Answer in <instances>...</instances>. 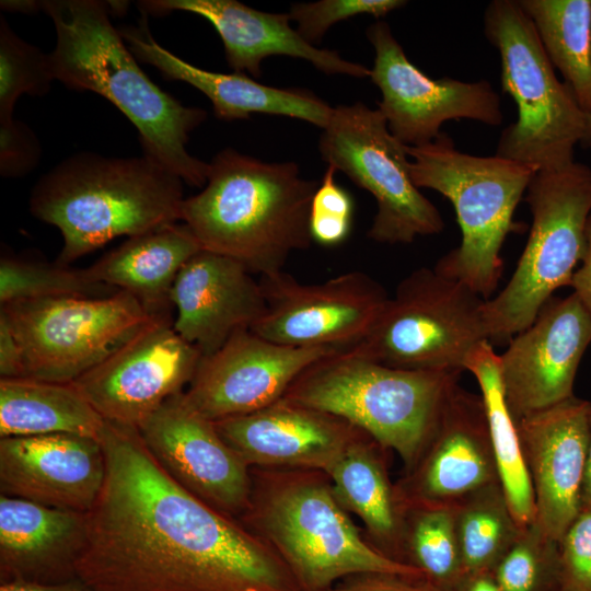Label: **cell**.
<instances>
[{"label":"cell","mask_w":591,"mask_h":591,"mask_svg":"<svg viewBox=\"0 0 591 591\" xmlns=\"http://www.w3.org/2000/svg\"><path fill=\"white\" fill-rule=\"evenodd\" d=\"M485 299L434 267L401 280L368 335L344 351L389 367L465 371L468 354L488 340Z\"/></svg>","instance_id":"30bf717a"},{"label":"cell","mask_w":591,"mask_h":591,"mask_svg":"<svg viewBox=\"0 0 591 591\" xmlns=\"http://www.w3.org/2000/svg\"><path fill=\"white\" fill-rule=\"evenodd\" d=\"M590 409V402L572 396L515 421L534 493V522L557 542L581 511Z\"/></svg>","instance_id":"ffe728a7"},{"label":"cell","mask_w":591,"mask_h":591,"mask_svg":"<svg viewBox=\"0 0 591 591\" xmlns=\"http://www.w3.org/2000/svg\"><path fill=\"white\" fill-rule=\"evenodd\" d=\"M406 150L413 183L450 200L461 229L460 245L434 268L488 300L503 271L500 252L515 229L514 211L538 167L462 152L442 131L431 142Z\"/></svg>","instance_id":"8992f818"},{"label":"cell","mask_w":591,"mask_h":591,"mask_svg":"<svg viewBox=\"0 0 591 591\" xmlns=\"http://www.w3.org/2000/svg\"><path fill=\"white\" fill-rule=\"evenodd\" d=\"M244 526L277 552L301 591H327L360 572L422 577L368 542L320 471L263 473L252 478Z\"/></svg>","instance_id":"5b68a950"},{"label":"cell","mask_w":591,"mask_h":591,"mask_svg":"<svg viewBox=\"0 0 591 591\" xmlns=\"http://www.w3.org/2000/svg\"><path fill=\"white\" fill-rule=\"evenodd\" d=\"M183 181L140 158L73 154L43 175L30 196V211L62 235L59 265L115 237L143 234L181 221Z\"/></svg>","instance_id":"277c9868"},{"label":"cell","mask_w":591,"mask_h":591,"mask_svg":"<svg viewBox=\"0 0 591 591\" xmlns=\"http://www.w3.org/2000/svg\"><path fill=\"white\" fill-rule=\"evenodd\" d=\"M138 7L146 15L185 11L205 18L218 32L234 72L260 78L263 60L281 55L304 59L326 74L370 77L366 66L308 43L291 27L289 13L263 12L235 0H146Z\"/></svg>","instance_id":"cb8c5ba5"},{"label":"cell","mask_w":591,"mask_h":591,"mask_svg":"<svg viewBox=\"0 0 591 591\" xmlns=\"http://www.w3.org/2000/svg\"><path fill=\"white\" fill-rule=\"evenodd\" d=\"M336 170L328 165L312 197L309 228L312 242L324 246L343 243L350 234L354 220V199L336 183Z\"/></svg>","instance_id":"8d00e7d4"},{"label":"cell","mask_w":591,"mask_h":591,"mask_svg":"<svg viewBox=\"0 0 591 591\" xmlns=\"http://www.w3.org/2000/svg\"><path fill=\"white\" fill-rule=\"evenodd\" d=\"M406 147L378 108L360 102L334 107L320 137L322 159L375 198L368 237L378 243L408 244L444 228L438 208L412 181Z\"/></svg>","instance_id":"7c38bea8"},{"label":"cell","mask_w":591,"mask_h":591,"mask_svg":"<svg viewBox=\"0 0 591 591\" xmlns=\"http://www.w3.org/2000/svg\"><path fill=\"white\" fill-rule=\"evenodd\" d=\"M104 424L71 382L0 380V438L69 433L99 440Z\"/></svg>","instance_id":"f1b7e54d"},{"label":"cell","mask_w":591,"mask_h":591,"mask_svg":"<svg viewBox=\"0 0 591 591\" xmlns=\"http://www.w3.org/2000/svg\"><path fill=\"white\" fill-rule=\"evenodd\" d=\"M500 484L480 394L455 383L415 464L395 484L403 510L452 509L488 486Z\"/></svg>","instance_id":"2e32d148"},{"label":"cell","mask_w":591,"mask_h":591,"mask_svg":"<svg viewBox=\"0 0 591 591\" xmlns=\"http://www.w3.org/2000/svg\"><path fill=\"white\" fill-rule=\"evenodd\" d=\"M138 430L153 457L186 490L232 518L248 509L250 467L185 391L166 399Z\"/></svg>","instance_id":"e0dca14e"},{"label":"cell","mask_w":591,"mask_h":591,"mask_svg":"<svg viewBox=\"0 0 591 591\" xmlns=\"http://www.w3.org/2000/svg\"><path fill=\"white\" fill-rule=\"evenodd\" d=\"M557 591H561L560 589H558Z\"/></svg>","instance_id":"816d5d0a"},{"label":"cell","mask_w":591,"mask_h":591,"mask_svg":"<svg viewBox=\"0 0 591 591\" xmlns=\"http://www.w3.org/2000/svg\"><path fill=\"white\" fill-rule=\"evenodd\" d=\"M559 589L591 591V510L581 509L559 541Z\"/></svg>","instance_id":"f35d334b"},{"label":"cell","mask_w":591,"mask_h":591,"mask_svg":"<svg viewBox=\"0 0 591 591\" xmlns=\"http://www.w3.org/2000/svg\"><path fill=\"white\" fill-rule=\"evenodd\" d=\"M452 513L466 578L493 572L522 531L500 484L466 497Z\"/></svg>","instance_id":"1f68e13d"},{"label":"cell","mask_w":591,"mask_h":591,"mask_svg":"<svg viewBox=\"0 0 591 591\" xmlns=\"http://www.w3.org/2000/svg\"><path fill=\"white\" fill-rule=\"evenodd\" d=\"M590 141H591V129H590L589 137H588V139H587L586 142L588 143V142H590Z\"/></svg>","instance_id":"681fc988"},{"label":"cell","mask_w":591,"mask_h":591,"mask_svg":"<svg viewBox=\"0 0 591 591\" xmlns=\"http://www.w3.org/2000/svg\"><path fill=\"white\" fill-rule=\"evenodd\" d=\"M0 591H96L76 577L60 582H36L25 580L1 581Z\"/></svg>","instance_id":"ee69618b"},{"label":"cell","mask_w":591,"mask_h":591,"mask_svg":"<svg viewBox=\"0 0 591 591\" xmlns=\"http://www.w3.org/2000/svg\"><path fill=\"white\" fill-rule=\"evenodd\" d=\"M318 183L294 162L269 163L225 149L209 163L204 189L185 198L181 222L205 251L231 257L252 274L283 270L312 239L310 206Z\"/></svg>","instance_id":"3957f363"},{"label":"cell","mask_w":591,"mask_h":591,"mask_svg":"<svg viewBox=\"0 0 591 591\" xmlns=\"http://www.w3.org/2000/svg\"><path fill=\"white\" fill-rule=\"evenodd\" d=\"M588 116H589V132H590V129H591V101H590V107H589V111H588ZM589 137V135H588Z\"/></svg>","instance_id":"c3c4849f"},{"label":"cell","mask_w":591,"mask_h":591,"mask_svg":"<svg viewBox=\"0 0 591 591\" xmlns=\"http://www.w3.org/2000/svg\"><path fill=\"white\" fill-rule=\"evenodd\" d=\"M336 351L279 345L241 329L202 356L185 395L212 421L250 414L282 398L308 367Z\"/></svg>","instance_id":"d6986e66"},{"label":"cell","mask_w":591,"mask_h":591,"mask_svg":"<svg viewBox=\"0 0 591 591\" xmlns=\"http://www.w3.org/2000/svg\"><path fill=\"white\" fill-rule=\"evenodd\" d=\"M120 34L136 59L155 67L167 80L186 82L202 92L219 119H247L259 113L298 118L322 129L328 125L334 107L308 90L280 89L244 73L198 68L158 44L144 21L139 27H124Z\"/></svg>","instance_id":"d4e9b609"},{"label":"cell","mask_w":591,"mask_h":591,"mask_svg":"<svg viewBox=\"0 0 591 591\" xmlns=\"http://www.w3.org/2000/svg\"><path fill=\"white\" fill-rule=\"evenodd\" d=\"M525 193L532 215L526 245L507 285L484 304L490 343H509L530 326L556 290L569 286L584 253L591 167L572 161L537 170Z\"/></svg>","instance_id":"9c48e42d"},{"label":"cell","mask_w":591,"mask_h":591,"mask_svg":"<svg viewBox=\"0 0 591 591\" xmlns=\"http://www.w3.org/2000/svg\"><path fill=\"white\" fill-rule=\"evenodd\" d=\"M1 379L24 378L21 352L5 316L0 313Z\"/></svg>","instance_id":"b9f144b4"},{"label":"cell","mask_w":591,"mask_h":591,"mask_svg":"<svg viewBox=\"0 0 591 591\" xmlns=\"http://www.w3.org/2000/svg\"><path fill=\"white\" fill-rule=\"evenodd\" d=\"M580 106L591 101V0H518Z\"/></svg>","instance_id":"4dcf8cb0"},{"label":"cell","mask_w":591,"mask_h":591,"mask_svg":"<svg viewBox=\"0 0 591 591\" xmlns=\"http://www.w3.org/2000/svg\"><path fill=\"white\" fill-rule=\"evenodd\" d=\"M327 591H442L422 577L391 572L350 575Z\"/></svg>","instance_id":"60d3db41"},{"label":"cell","mask_w":591,"mask_h":591,"mask_svg":"<svg viewBox=\"0 0 591 591\" xmlns=\"http://www.w3.org/2000/svg\"><path fill=\"white\" fill-rule=\"evenodd\" d=\"M484 25L500 55L502 91L518 109L517 120L500 135L496 155L538 170L571 163L575 146L588 139L589 116L556 77L533 23L518 0H494Z\"/></svg>","instance_id":"ba28073f"},{"label":"cell","mask_w":591,"mask_h":591,"mask_svg":"<svg viewBox=\"0 0 591 591\" xmlns=\"http://www.w3.org/2000/svg\"><path fill=\"white\" fill-rule=\"evenodd\" d=\"M40 154L37 137L24 123L12 119L0 124V173L3 177H20L32 172Z\"/></svg>","instance_id":"ab89813d"},{"label":"cell","mask_w":591,"mask_h":591,"mask_svg":"<svg viewBox=\"0 0 591 591\" xmlns=\"http://www.w3.org/2000/svg\"><path fill=\"white\" fill-rule=\"evenodd\" d=\"M259 282L266 309L251 331L290 347L349 349L368 335L389 299L379 281L358 270L317 283L280 270Z\"/></svg>","instance_id":"4fadbf2b"},{"label":"cell","mask_w":591,"mask_h":591,"mask_svg":"<svg viewBox=\"0 0 591 591\" xmlns=\"http://www.w3.org/2000/svg\"><path fill=\"white\" fill-rule=\"evenodd\" d=\"M588 144H589V146H590V148H591V141H590V142H588Z\"/></svg>","instance_id":"f907efd6"},{"label":"cell","mask_w":591,"mask_h":591,"mask_svg":"<svg viewBox=\"0 0 591 591\" xmlns=\"http://www.w3.org/2000/svg\"><path fill=\"white\" fill-rule=\"evenodd\" d=\"M590 438L587 454V464L581 496V509L591 510V409L589 416Z\"/></svg>","instance_id":"7dc6e473"},{"label":"cell","mask_w":591,"mask_h":591,"mask_svg":"<svg viewBox=\"0 0 591 591\" xmlns=\"http://www.w3.org/2000/svg\"><path fill=\"white\" fill-rule=\"evenodd\" d=\"M185 223H170L128 237L88 267L99 282L135 297L150 316L170 320L171 293L184 265L201 251Z\"/></svg>","instance_id":"4316f807"},{"label":"cell","mask_w":591,"mask_h":591,"mask_svg":"<svg viewBox=\"0 0 591 591\" xmlns=\"http://www.w3.org/2000/svg\"><path fill=\"white\" fill-rule=\"evenodd\" d=\"M104 477L97 439L69 433L0 438L1 495L86 513Z\"/></svg>","instance_id":"44dd1931"},{"label":"cell","mask_w":591,"mask_h":591,"mask_svg":"<svg viewBox=\"0 0 591 591\" xmlns=\"http://www.w3.org/2000/svg\"><path fill=\"white\" fill-rule=\"evenodd\" d=\"M213 422L248 467L323 473L364 433L344 419L285 397L259 410Z\"/></svg>","instance_id":"7402d4cb"},{"label":"cell","mask_w":591,"mask_h":591,"mask_svg":"<svg viewBox=\"0 0 591 591\" xmlns=\"http://www.w3.org/2000/svg\"><path fill=\"white\" fill-rule=\"evenodd\" d=\"M591 344V315L573 294L552 297L499 356L506 404L519 419L572 396Z\"/></svg>","instance_id":"ac0fdd59"},{"label":"cell","mask_w":591,"mask_h":591,"mask_svg":"<svg viewBox=\"0 0 591 591\" xmlns=\"http://www.w3.org/2000/svg\"><path fill=\"white\" fill-rule=\"evenodd\" d=\"M385 451L363 433L325 474L339 503L364 524L370 543L403 563L404 510L389 477Z\"/></svg>","instance_id":"83f0119b"},{"label":"cell","mask_w":591,"mask_h":591,"mask_svg":"<svg viewBox=\"0 0 591 591\" xmlns=\"http://www.w3.org/2000/svg\"><path fill=\"white\" fill-rule=\"evenodd\" d=\"M171 302L173 327L186 341L209 356L241 329H251L266 302L259 280L240 262L201 250L177 275Z\"/></svg>","instance_id":"603a6c76"},{"label":"cell","mask_w":591,"mask_h":591,"mask_svg":"<svg viewBox=\"0 0 591 591\" xmlns=\"http://www.w3.org/2000/svg\"><path fill=\"white\" fill-rule=\"evenodd\" d=\"M460 374L398 369L338 350L308 367L283 397L346 420L395 451L407 471Z\"/></svg>","instance_id":"52a82bcc"},{"label":"cell","mask_w":591,"mask_h":591,"mask_svg":"<svg viewBox=\"0 0 591 591\" xmlns=\"http://www.w3.org/2000/svg\"><path fill=\"white\" fill-rule=\"evenodd\" d=\"M367 36L375 53L370 78L382 95L378 109L391 134L405 146L431 142L448 120L502 124L500 96L490 82L431 79L408 59L383 21L370 25Z\"/></svg>","instance_id":"5bb4252c"},{"label":"cell","mask_w":591,"mask_h":591,"mask_svg":"<svg viewBox=\"0 0 591 591\" xmlns=\"http://www.w3.org/2000/svg\"><path fill=\"white\" fill-rule=\"evenodd\" d=\"M457 591H502L493 572H482L467 577Z\"/></svg>","instance_id":"f6af8a7d"},{"label":"cell","mask_w":591,"mask_h":591,"mask_svg":"<svg viewBox=\"0 0 591 591\" xmlns=\"http://www.w3.org/2000/svg\"><path fill=\"white\" fill-rule=\"evenodd\" d=\"M173 323L153 320L71 382L105 420L138 428L189 385L202 355L176 333Z\"/></svg>","instance_id":"9a60e30c"},{"label":"cell","mask_w":591,"mask_h":591,"mask_svg":"<svg viewBox=\"0 0 591 591\" xmlns=\"http://www.w3.org/2000/svg\"><path fill=\"white\" fill-rule=\"evenodd\" d=\"M86 513L0 496V580L60 582L78 577Z\"/></svg>","instance_id":"484cf974"},{"label":"cell","mask_w":591,"mask_h":591,"mask_svg":"<svg viewBox=\"0 0 591 591\" xmlns=\"http://www.w3.org/2000/svg\"><path fill=\"white\" fill-rule=\"evenodd\" d=\"M403 563L442 591H457L466 579L452 509L404 510Z\"/></svg>","instance_id":"d6a6232c"},{"label":"cell","mask_w":591,"mask_h":591,"mask_svg":"<svg viewBox=\"0 0 591 591\" xmlns=\"http://www.w3.org/2000/svg\"><path fill=\"white\" fill-rule=\"evenodd\" d=\"M55 80L49 54L20 38L0 16V124L11 121L22 94L44 95Z\"/></svg>","instance_id":"d590c367"},{"label":"cell","mask_w":591,"mask_h":591,"mask_svg":"<svg viewBox=\"0 0 591 591\" xmlns=\"http://www.w3.org/2000/svg\"><path fill=\"white\" fill-rule=\"evenodd\" d=\"M569 286L572 288V293L591 315V215L586 230L584 253Z\"/></svg>","instance_id":"7bdbcfd3"},{"label":"cell","mask_w":591,"mask_h":591,"mask_svg":"<svg viewBox=\"0 0 591 591\" xmlns=\"http://www.w3.org/2000/svg\"><path fill=\"white\" fill-rule=\"evenodd\" d=\"M2 10L24 14L38 13L43 11V1L33 0H2L0 2Z\"/></svg>","instance_id":"bcb514c9"},{"label":"cell","mask_w":591,"mask_h":591,"mask_svg":"<svg viewBox=\"0 0 591 591\" xmlns=\"http://www.w3.org/2000/svg\"><path fill=\"white\" fill-rule=\"evenodd\" d=\"M406 3L403 0H320L292 4L289 15L297 23V32L313 45L339 21L360 14L379 19Z\"/></svg>","instance_id":"74e56055"},{"label":"cell","mask_w":591,"mask_h":591,"mask_svg":"<svg viewBox=\"0 0 591 591\" xmlns=\"http://www.w3.org/2000/svg\"><path fill=\"white\" fill-rule=\"evenodd\" d=\"M77 575L96 591H301L263 537L186 490L137 427L105 420Z\"/></svg>","instance_id":"6da1fadb"},{"label":"cell","mask_w":591,"mask_h":591,"mask_svg":"<svg viewBox=\"0 0 591 591\" xmlns=\"http://www.w3.org/2000/svg\"><path fill=\"white\" fill-rule=\"evenodd\" d=\"M493 575L502 591H557L559 542L532 522L522 529Z\"/></svg>","instance_id":"e575fe53"},{"label":"cell","mask_w":591,"mask_h":591,"mask_svg":"<svg viewBox=\"0 0 591 591\" xmlns=\"http://www.w3.org/2000/svg\"><path fill=\"white\" fill-rule=\"evenodd\" d=\"M464 369L479 385L500 485L513 518L524 529L535 520L534 493L517 422L505 401L500 359L490 341H482L468 354Z\"/></svg>","instance_id":"f546056e"},{"label":"cell","mask_w":591,"mask_h":591,"mask_svg":"<svg viewBox=\"0 0 591 591\" xmlns=\"http://www.w3.org/2000/svg\"><path fill=\"white\" fill-rule=\"evenodd\" d=\"M0 313L19 345L24 378L60 383L73 382L160 320L123 290L14 301L1 304Z\"/></svg>","instance_id":"8fae6325"},{"label":"cell","mask_w":591,"mask_h":591,"mask_svg":"<svg viewBox=\"0 0 591 591\" xmlns=\"http://www.w3.org/2000/svg\"><path fill=\"white\" fill-rule=\"evenodd\" d=\"M43 12L56 30V46L49 54L55 80L105 97L137 128L143 155L183 182L204 186L209 163L190 155L185 146L207 112L181 104L149 79L111 22L109 4L45 0Z\"/></svg>","instance_id":"7a4b0ae2"},{"label":"cell","mask_w":591,"mask_h":591,"mask_svg":"<svg viewBox=\"0 0 591 591\" xmlns=\"http://www.w3.org/2000/svg\"><path fill=\"white\" fill-rule=\"evenodd\" d=\"M118 291L94 280L88 268L8 256L0 260L1 304L60 297H106Z\"/></svg>","instance_id":"836d02e7"}]
</instances>
